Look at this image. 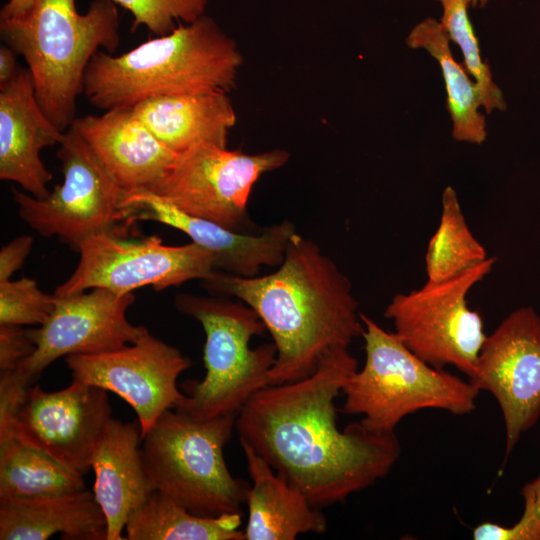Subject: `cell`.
Wrapping results in <instances>:
<instances>
[{
  "mask_svg": "<svg viewBox=\"0 0 540 540\" xmlns=\"http://www.w3.org/2000/svg\"><path fill=\"white\" fill-rule=\"evenodd\" d=\"M90 290L56 295L54 310L46 322L29 329L35 350L11 371L22 383L33 385L60 357L110 352L136 342L148 332L146 327L127 319V310L135 300L132 292Z\"/></svg>",
  "mask_w": 540,
  "mask_h": 540,
  "instance_id": "4fadbf2b",
  "label": "cell"
},
{
  "mask_svg": "<svg viewBox=\"0 0 540 540\" xmlns=\"http://www.w3.org/2000/svg\"><path fill=\"white\" fill-rule=\"evenodd\" d=\"M61 131L43 112L27 68L0 87V179L17 183L36 198L49 195L53 175L41 160L43 148L60 144Z\"/></svg>",
  "mask_w": 540,
  "mask_h": 540,
  "instance_id": "e0dca14e",
  "label": "cell"
},
{
  "mask_svg": "<svg viewBox=\"0 0 540 540\" xmlns=\"http://www.w3.org/2000/svg\"><path fill=\"white\" fill-rule=\"evenodd\" d=\"M174 304L204 330L206 369L203 380L182 384L183 397L174 410L197 420L236 414L257 391L270 385L275 344L249 346L252 337L266 331L264 323L251 307L225 297L182 293Z\"/></svg>",
  "mask_w": 540,
  "mask_h": 540,
  "instance_id": "52a82bcc",
  "label": "cell"
},
{
  "mask_svg": "<svg viewBox=\"0 0 540 540\" xmlns=\"http://www.w3.org/2000/svg\"><path fill=\"white\" fill-rule=\"evenodd\" d=\"M141 443L138 421L112 418L94 453L93 493L107 520V540L125 539L128 517L154 491L145 470Z\"/></svg>",
  "mask_w": 540,
  "mask_h": 540,
  "instance_id": "d6986e66",
  "label": "cell"
},
{
  "mask_svg": "<svg viewBox=\"0 0 540 540\" xmlns=\"http://www.w3.org/2000/svg\"><path fill=\"white\" fill-rule=\"evenodd\" d=\"M252 480L247 491L245 540H294L304 533L322 534L327 520L320 508L281 477L251 446L240 442Z\"/></svg>",
  "mask_w": 540,
  "mask_h": 540,
  "instance_id": "ffe728a7",
  "label": "cell"
},
{
  "mask_svg": "<svg viewBox=\"0 0 540 540\" xmlns=\"http://www.w3.org/2000/svg\"><path fill=\"white\" fill-rule=\"evenodd\" d=\"M495 263L496 258L489 257L451 279L427 281L419 289L395 295L384 315L393 322L396 336L431 366L453 365L469 378L487 335L467 295Z\"/></svg>",
  "mask_w": 540,
  "mask_h": 540,
  "instance_id": "ba28073f",
  "label": "cell"
},
{
  "mask_svg": "<svg viewBox=\"0 0 540 540\" xmlns=\"http://www.w3.org/2000/svg\"><path fill=\"white\" fill-rule=\"evenodd\" d=\"M236 414L197 420L166 410L142 439V457L153 490L193 514L241 513L250 484L230 473L224 447Z\"/></svg>",
  "mask_w": 540,
  "mask_h": 540,
  "instance_id": "8992f818",
  "label": "cell"
},
{
  "mask_svg": "<svg viewBox=\"0 0 540 540\" xmlns=\"http://www.w3.org/2000/svg\"><path fill=\"white\" fill-rule=\"evenodd\" d=\"M165 146L179 154L195 146L227 147L237 115L227 93L159 96L131 107Z\"/></svg>",
  "mask_w": 540,
  "mask_h": 540,
  "instance_id": "7402d4cb",
  "label": "cell"
},
{
  "mask_svg": "<svg viewBox=\"0 0 540 540\" xmlns=\"http://www.w3.org/2000/svg\"><path fill=\"white\" fill-rule=\"evenodd\" d=\"M73 379L100 387L125 400L136 412L142 439L166 410L183 397L177 379L191 366L180 350L150 334L117 350L69 355Z\"/></svg>",
  "mask_w": 540,
  "mask_h": 540,
  "instance_id": "9a60e30c",
  "label": "cell"
},
{
  "mask_svg": "<svg viewBox=\"0 0 540 540\" xmlns=\"http://www.w3.org/2000/svg\"><path fill=\"white\" fill-rule=\"evenodd\" d=\"M33 237L21 235L4 245L0 251V282L11 279L30 254Z\"/></svg>",
  "mask_w": 540,
  "mask_h": 540,
  "instance_id": "4dcf8cb0",
  "label": "cell"
},
{
  "mask_svg": "<svg viewBox=\"0 0 540 540\" xmlns=\"http://www.w3.org/2000/svg\"><path fill=\"white\" fill-rule=\"evenodd\" d=\"M55 304L56 295L44 293L32 278L0 282V324L40 326Z\"/></svg>",
  "mask_w": 540,
  "mask_h": 540,
  "instance_id": "83f0119b",
  "label": "cell"
},
{
  "mask_svg": "<svg viewBox=\"0 0 540 540\" xmlns=\"http://www.w3.org/2000/svg\"><path fill=\"white\" fill-rule=\"evenodd\" d=\"M112 0H94L87 12L75 0H34L22 15L0 18L5 44L27 63L37 102L63 132L76 117L86 68L100 48L117 49L119 13Z\"/></svg>",
  "mask_w": 540,
  "mask_h": 540,
  "instance_id": "277c9868",
  "label": "cell"
},
{
  "mask_svg": "<svg viewBox=\"0 0 540 540\" xmlns=\"http://www.w3.org/2000/svg\"><path fill=\"white\" fill-rule=\"evenodd\" d=\"M242 64L236 42L203 15L123 54L97 51L84 74L83 94L105 111L159 96L228 94Z\"/></svg>",
  "mask_w": 540,
  "mask_h": 540,
  "instance_id": "3957f363",
  "label": "cell"
},
{
  "mask_svg": "<svg viewBox=\"0 0 540 540\" xmlns=\"http://www.w3.org/2000/svg\"><path fill=\"white\" fill-rule=\"evenodd\" d=\"M107 540L105 514L93 491L0 499V540Z\"/></svg>",
  "mask_w": 540,
  "mask_h": 540,
  "instance_id": "44dd1931",
  "label": "cell"
},
{
  "mask_svg": "<svg viewBox=\"0 0 540 540\" xmlns=\"http://www.w3.org/2000/svg\"><path fill=\"white\" fill-rule=\"evenodd\" d=\"M83 489V475L12 437L0 438V499L38 498Z\"/></svg>",
  "mask_w": 540,
  "mask_h": 540,
  "instance_id": "d4e9b609",
  "label": "cell"
},
{
  "mask_svg": "<svg viewBox=\"0 0 540 540\" xmlns=\"http://www.w3.org/2000/svg\"><path fill=\"white\" fill-rule=\"evenodd\" d=\"M241 513L203 517L154 490L128 517L127 540H245Z\"/></svg>",
  "mask_w": 540,
  "mask_h": 540,
  "instance_id": "cb8c5ba5",
  "label": "cell"
},
{
  "mask_svg": "<svg viewBox=\"0 0 540 540\" xmlns=\"http://www.w3.org/2000/svg\"><path fill=\"white\" fill-rule=\"evenodd\" d=\"M133 16L131 30L146 27L156 36L173 31L180 23L205 15L209 0H112Z\"/></svg>",
  "mask_w": 540,
  "mask_h": 540,
  "instance_id": "f1b7e54d",
  "label": "cell"
},
{
  "mask_svg": "<svg viewBox=\"0 0 540 540\" xmlns=\"http://www.w3.org/2000/svg\"><path fill=\"white\" fill-rule=\"evenodd\" d=\"M202 284L211 293L238 298L258 314L277 350L270 385L311 375L328 352L349 348L364 330L348 277L297 232L276 271L242 277L215 270Z\"/></svg>",
  "mask_w": 540,
  "mask_h": 540,
  "instance_id": "7a4b0ae2",
  "label": "cell"
},
{
  "mask_svg": "<svg viewBox=\"0 0 540 540\" xmlns=\"http://www.w3.org/2000/svg\"><path fill=\"white\" fill-rule=\"evenodd\" d=\"M57 151L63 182L45 198L13 190L19 217L41 236H56L74 250L88 237L115 232L125 192L72 128Z\"/></svg>",
  "mask_w": 540,
  "mask_h": 540,
  "instance_id": "30bf717a",
  "label": "cell"
},
{
  "mask_svg": "<svg viewBox=\"0 0 540 540\" xmlns=\"http://www.w3.org/2000/svg\"><path fill=\"white\" fill-rule=\"evenodd\" d=\"M289 157L283 149L247 154L203 144L177 154L149 191L188 215L243 232L250 225L247 205L255 183Z\"/></svg>",
  "mask_w": 540,
  "mask_h": 540,
  "instance_id": "9c48e42d",
  "label": "cell"
},
{
  "mask_svg": "<svg viewBox=\"0 0 540 540\" xmlns=\"http://www.w3.org/2000/svg\"><path fill=\"white\" fill-rule=\"evenodd\" d=\"M450 39L440 22L427 18L410 31L406 44L425 49L439 63L447 93V109L452 119V136L457 141L481 144L487 136L486 120L475 81L470 80L464 65L458 63L450 49Z\"/></svg>",
  "mask_w": 540,
  "mask_h": 540,
  "instance_id": "603a6c76",
  "label": "cell"
},
{
  "mask_svg": "<svg viewBox=\"0 0 540 540\" xmlns=\"http://www.w3.org/2000/svg\"><path fill=\"white\" fill-rule=\"evenodd\" d=\"M357 369L348 348L331 350L311 375L268 385L237 412L240 442L317 508L371 486L401 454L395 433L372 432L360 422L338 428L335 399Z\"/></svg>",
  "mask_w": 540,
  "mask_h": 540,
  "instance_id": "6da1fadb",
  "label": "cell"
},
{
  "mask_svg": "<svg viewBox=\"0 0 540 540\" xmlns=\"http://www.w3.org/2000/svg\"><path fill=\"white\" fill-rule=\"evenodd\" d=\"M71 127L125 193L151 190L177 157L131 108L77 117Z\"/></svg>",
  "mask_w": 540,
  "mask_h": 540,
  "instance_id": "ac0fdd59",
  "label": "cell"
},
{
  "mask_svg": "<svg viewBox=\"0 0 540 540\" xmlns=\"http://www.w3.org/2000/svg\"><path fill=\"white\" fill-rule=\"evenodd\" d=\"M469 381L497 400L507 457L540 417V316L532 307L514 310L487 335Z\"/></svg>",
  "mask_w": 540,
  "mask_h": 540,
  "instance_id": "5bb4252c",
  "label": "cell"
},
{
  "mask_svg": "<svg viewBox=\"0 0 540 540\" xmlns=\"http://www.w3.org/2000/svg\"><path fill=\"white\" fill-rule=\"evenodd\" d=\"M34 350L29 329L20 325L0 324V373L14 370Z\"/></svg>",
  "mask_w": 540,
  "mask_h": 540,
  "instance_id": "f546056e",
  "label": "cell"
},
{
  "mask_svg": "<svg viewBox=\"0 0 540 540\" xmlns=\"http://www.w3.org/2000/svg\"><path fill=\"white\" fill-rule=\"evenodd\" d=\"M121 219L154 221L173 227L211 251L216 258V269L242 277L257 276L263 266H279L296 233L289 220L273 224L258 235L231 230L188 215L150 191L125 193Z\"/></svg>",
  "mask_w": 540,
  "mask_h": 540,
  "instance_id": "2e32d148",
  "label": "cell"
},
{
  "mask_svg": "<svg viewBox=\"0 0 540 540\" xmlns=\"http://www.w3.org/2000/svg\"><path fill=\"white\" fill-rule=\"evenodd\" d=\"M488 0H468L469 6L472 7H482L484 6Z\"/></svg>",
  "mask_w": 540,
  "mask_h": 540,
  "instance_id": "836d02e7",
  "label": "cell"
},
{
  "mask_svg": "<svg viewBox=\"0 0 540 540\" xmlns=\"http://www.w3.org/2000/svg\"><path fill=\"white\" fill-rule=\"evenodd\" d=\"M365 363L345 382L342 412L361 415L376 433H395L400 421L422 409L465 415L476 408L479 390L470 382L426 363L394 332L361 313Z\"/></svg>",
  "mask_w": 540,
  "mask_h": 540,
  "instance_id": "5b68a950",
  "label": "cell"
},
{
  "mask_svg": "<svg viewBox=\"0 0 540 540\" xmlns=\"http://www.w3.org/2000/svg\"><path fill=\"white\" fill-rule=\"evenodd\" d=\"M16 52L6 44L0 47V87L11 82L18 74Z\"/></svg>",
  "mask_w": 540,
  "mask_h": 540,
  "instance_id": "1f68e13d",
  "label": "cell"
},
{
  "mask_svg": "<svg viewBox=\"0 0 540 540\" xmlns=\"http://www.w3.org/2000/svg\"><path fill=\"white\" fill-rule=\"evenodd\" d=\"M34 0H8L0 11V18H11L24 14Z\"/></svg>",
  "mask_w": 540,
  "mask_h": 540,
  "instance_id": "d6a6232c",
  "label": "cell"
},
{
  "mask_svg": "<svg viewBox=\"0 0 540 540\" xmlns=\"http://www.w3.org/2000/svg\"><path fill=\"white\" fill-rule=\"evenodd\" d=\"M443 14L439 21L449 39L455 42L464 56V67L476 83L480 104L490 113L507 107L503 92L493 81L489 65L483 62L478 39L468 17V0H436Z\"/></svg>",
  "mask_w": 540,
  "mask_h": 540,
  "instance_id": "4316f807",
  "label": "cell"
},
{
  "mask_svg": "<svg viewBox=\"0 0 540 540\" xmlns=\"http://www.w3.org/2000/svg\"><path fill=\"white\" fill-rule=\"evenodd\" d=\"M78 265L54 294L68 296L93 288L126 294L151 286L164 290L184 282L209 278L216 258L208 249L190 242L171 246L156 235L125 240L116 232H101L85 239L77 250Z\"/></svg>",
  "mask_w": 540,
  "mask_h": 540,
  "instance_id": "8fae6325",
  "label": "cell"
},
{
  "mask_svg": "<svg viewBox=\"0 0 540 540\" xmlns=\"http://www.w3.org/2000/svg\"><path fill=\"white\" fill-rule=\"evenodd\" d=\"M108 391L73 379L47 392L27 387L12 416L0 422V438L12 437L85 475L110 422Z\"/></svg>",
  "mask_w": 540,
  "mask_h": 540,
  "instance_id": "7c38bea8",
  "label": "cell"
},
{
  "mask_svg": "<svg viewBox=\"0 0 540 540\" xmlns=\"http://www.w3.org/2000/svg\"><path fill=\"white\" fill-rule=\"evenodd\" d=\"M488 258L467 225L456 191L447 186L442 194L440 222L426 251L427 281L451 279Z\"/></svg>",
  "mask_w": 540,
  "mask_h": 540,
  "instance_id": "484cf974",
  "label": "cell"
}]
</instances>
